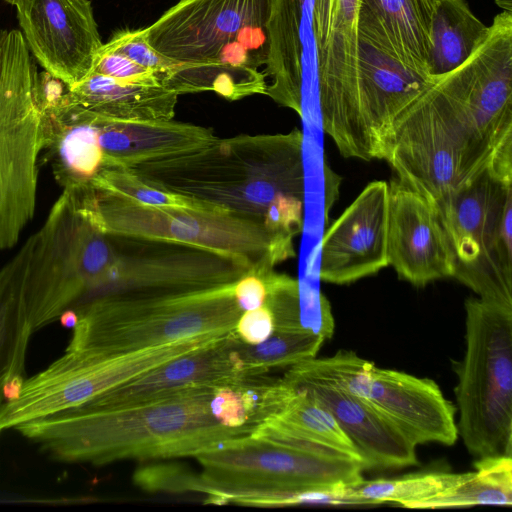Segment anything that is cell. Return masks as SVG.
Listing matches in <instances>:
<instances>
[{
    "label": "cell",
    "mask_w": 512,
    "mask_h": 512,
    "mask_svg": "<svg viewBox=\"0 0 512 512\" xmlns=\"http://www.w3.org/2000/svg\"><path fill=\"white\" fill-rule=\"evenodd\" d=\"M214 389L194 388L117 408L80 404L14 429L66 463L101 466L120 460L195 457L254 430L225 427L212 416Z\"/></svg>",
    "instance_id": "6da1fadb"
},
{
    "label": "cell",
    "mask_w": 512,
    "mask_h": 512,
    "mask_svg": "<svg viewBox=\"0 0 512 512\" xmlns=\"http://www.w3.org/2000/svg\"><path fill=\"white\" fill-rule=\"evenodd\" d=\"M303 133L241 134L130 169L152 186L262 223L279 195L305 196Z\"/></svg>",
    "instance_id": "7a4b0ae2"
},
{
    "label": "cell",
    "mask_w": 512,
    "mask_h": 512,
    "mask_svg": "<svg viewBox=\"0 0 512 512\" xmlns=\"http://www.w3.org/2000/svg\"><path fill=\"white\" fill-rule=\"evenodd\" d=\"M195 457L211 504L250 493L355 485L367 470L362 461L271 422Z\"/></svg>",
    "instance_id": "3957f363"
},
{
    "label": "cell",
    "mask_w": 512,
    "mask_h": 512,
    "mask_svg": "<svg viewBox=\"0 0 512 512\" xmlns=\"http://www.w3.org/2000/svg\"><path fill=\"white\" fill-rule=\"evenodd\" d=\"M233 284L186 293L87 300L74 315L66 349L116 354L227 333L242 313Z\"/></svg>",
    "instance_id": "277c9868"
},
{
    "label": "cell",
    "mask_w": 512,
    "mask_h": 512,
    "mask_svg": "<svg viewBox=\"0 0 512 512\" xmlns=\"http://www.w3.org/2000/svg\"><path fill=\"white\" fill-rule=\"evenodd\" d=\"M462 103L435 76L397 116L380 158L397 180L434 206L488 161Z\"/></svg>",
    "instance_id": "5b68a950"
},
{
    "label": "cell",
    "mask_w": 512,
    "mask_h": 512,
    "mask_svg": "<svg viewBox=\"0 0 512 512\" xmlns=\"http://www.w3.org/2000/svg\"><path fill=\"white\" fill-rule=\"evenodd\" d=\"M465 353L456 363L458 437L476 458L512 456V309L465 302Z\"/></svg>",
    "instance_id": "8992f818"
},
{
    "label": "cell",
    "mask_w": 512,
    "mask_h": 512,
    "mask_svg": "<svg viewBox=\"0 0 512 512\" xmlns=\"http://www.w3.org/2000/svg\"><path fill=\"white\" fill-rule=\"evenodd\" d=\"M43 146L41 74L22 32L0 27V252L34 217Z\"/></svg>",
    "instance_id": "52a82bcc"
},
{
    "label": "cell",
    "mask_w": 512,
    "mask_h": 512,
    "mask_svg": "<svg viewBox=\"0 0 512 512\" xmlns=\"http://www.w3.org/2000/svg\"><path fill=\"white\" fill-rule=\"evenodd\" d=\"M116 255L114 237L94 225L63 190L32 234L25 300L33 331L96 292Z\"/></svg>",
    "instance_id": "ba28073f"
},
{
    "label": "cell",
    "mask_w": 512,
    "mask_h": 512,
    "mask_svg": "<svg viewBox=\"0 0 512 512\" xmlns=\"http://www.w3.org/2000/svg\"><path fill=\"white\" fill-rule=\"evenodd\" d=\"M454 256L453 278L512 309V173L489 161L435 206Z\"/></svg>",
    "instance_id": "9c48e42d"
},
{
    "label": "cell",
    "mask_w": 512,
    "mask_h": 512,
    "mask_svg": "<svg viewBox=\"0 0 512 512\" xmlns=\"http://www.w3.org/2000/svg\"><path fill=\"white\" fill-rule=\"evenodd\" d=\"M71 197L106 234L204 249L249 270L264 261L269 264V239L260 222L222 211L145 205L94 190L90 185Z\"/></svg>",
    "instance_id": "30bf717a"
},
{
    "label": "cell",
    "mask_w": 512,
    "mask_h": 512,
    "mask_svg": "<svg viewBox=\"0 0 512 512\" xmlns=\"http://www.w3.org/2000/svg\"><path fill=\"white\" fill-rule=\"evenodd\" d=\"M224 334L194 336L116 354L66 349L47 368L25 378L6 400L0 410V434L82 404Z\"/></svg>",
    "instance_id": "8fae6325"
},
{
    "label": "cell",
    "mask_w": 512,
    "mask_h": 512,
    "mask_svg": "<svg viewBox=\"0 0 512 512\" xmlns=\"http://www.w3.org/2000/svg\"><path fill=\"white\" fill-rule=\"evenodd\" d=\"M304 364L363 400L417 446H451L458 439L456 406L431 379L378 367L346 350Z\"/></svg>",
    "instance_id": "7c38bea8"
},
{
    "label": "cell",
    "mask_w": 512,
    "mask_h": 512,
    "mask_svg": "<svg viewBox=\"0 0 512 512\" xmlns=\"http://www.w3.org/2000/svg\"><path fill=\"white\" fill-rule=\"evenodd\" d=\"M117 255L101 296L186 293L232 284L249 271L225 256L183 244L114 236Z\"/></svg>",
    "instance_id": "4fadbf2b"
},
{
    "label": "cell",
    "mask_w": 512,
    "mask_h": 512,
    "mask_svg": "<svg viewBox=\"0 0 512 512\" xmlns=\"http://www.w3.org/2000/svg\"><path fill=\"white\" fill-rule=\"evenodd\" d=\"M17 18L34 59L66 86L92 73L103 43L90 0H20Z\"/></svg>",
    "instance_id": "5bb4252c"
},
{
    "label": "cell",
    "mask_w": 512,
    "mask_h": 512,
    "mask_svg": "<svg viewBox=\"0 0 512 512\" xmlns=\"http://www.w3.org/2000/svg\"><path fill=\"white\" fill-rule=\"evenodd\" d=\"M272 0H179L144 29L149 44L180 63L215 61L248 26H266Z\"/></svg>",
    "instance_id": "9a60e30c"
},
{
    "label": "cell",
    "mask_w": 512,
    "mask_h": 512,
    "mask_svg": "<svg viewBox=\"0 0 512 512\" xmlns=\"http://www.w3.org/2000/svg\"><path fill=\"white\" fill-rule=\"evenodd\" d=\"M389 185L373 181L329 226L320 242L319 279L349 284L388 266Z\"/></svg>",
    "instance_id": "2e32d148"
},
{
    "label": "cell",
    "mask_w": 512,
    "mask_h": 512,
    "mask_svg": "<svg viewBox=\"0 0 512 512\" xmlns=\"http://www.w3.org/2000/svg\"><path fill=\"white\" fill-rule=\"evenodd\" d=\"M388 185V265L417 287L453 277L454 256L437 208L397 179Z\"/></svg>",
    "instance_id": "e0dca14e"
},
{
    "label": "cell",
    "mask_w": 512,
    "mask_h": 512,
    "mask_svg": "<svg viewBox=\"0 0 512 512\" xmlns=\"http://www.w3.org/2000/svg\"><path fill=\"white\" fill-rule=\"evenodd\" d=\"M282 379L305 389L331 412L355 445L366 469L404 468L418 464L417 445L337 382L312 371L304 362L289 367Z\"/></svg>",
    "instance_id": "ac0fdd59"
},
{
    "label": "cell",
    "mask_w": 512,
    "mask_h": 512,
    "mask_svg": "<svg viewBox=\"0 0 512 512\" xmlns=\"http://www.w3.org/2000/svg\"><path fill=\"white\" fill-rule=\"evenodd\" d=\"M233 330L82 404L91 408H117L156 401L194 388L233 386L247 376L230 345Z\"/></svg>",
    "instance_id": "d6986e66"
},
{
    "label": "cell",
    "mask_w": 512,
    "mask_h": 512,
    "mask_svg": "<svg viewBox=\"0 0 512 512\" xmlns=\"http://www.w3.org/2000/svg\"><path fill=\"white\" fill-rule=\"evenodd\" d=\"M43 151L63 190L90 185L103 163L99 131L88 111L73 102L65 85L41 74Z\"/></svg>",
    "instance_id": "ffe728a7"
},
{
    "label": "cell",
    "mask_w": 512,
    "mask_h": 512,
    "mask_svg": "<svg viewBox=\"0 0 512 512\" xmlns=\"http://www.w3.org/2000/svg\"><path fill=\"white\" fill-rule=\"evenodd\" d=\"M360 3L330 0L326 38L316 50L322 129L335 145L342 140L354 109Z\"/></svg>",
    "instance_id": "44dd1931"
},
{
    "label": "cell",
    "mask_w": 512,
    "mask_h": 512,
    "mask_svg": "<svg viewBox=\"0 0 512 512\" xmlns=\"http://www.w3.org/2000/svg\"><path fill=\"white\" fill-rule=\"evenodd\" d=\"M87 111L99 131L102 166L131 168L199 149L215 138L211 129L173 119L118 121Z\"/></svg>",
    "instance_id": "7402d4cb"
},
{
    "label": "cell",
    "mask_w": 512,
    "mask_h": 512,
    "mask_svg": "<svg viewBox=\"0 0 512 512\" xmlns=\"http://www.w3.org/2000/svg\"><path fill=\"white\" fill-rule=\"evenodd\" d=\"M65 89L73 102L118 121L171 120L178 98L161 85L128 83L95 72Z\"/></svg>",
    "instance_id": "603a6c76"
},
{
    "label": "cell",
    "mask_w": 512,
    "mask_h": 512,
    "mask_svg": "<svg viewBox=\"0 0 512 512\" xmlns=\"http://www.w3.org/2000/svg\"><path fill=\"white\" fill-rule=\"evenodd\" d=\"M306 0H272L266 24L269 54L265 77L266 95L303 115L302 22Z\"/></svg>",
    "instance_id": "cb8c5ba5"
},
{
    "label": "cell",
    "mask_w": 512,
    "mask_h": 512,
    "mask_svg": "<svg viewBox=\"0 0 512 512\" xmlns=\"http://www.w3.org/2000/svg\"><path fill=\"white\" fill-rule=\"evenodd\" d=\"M31 247L32 235L0 268V410L8 386L15 382L20 386L24 380L27 347L34 332L25 300Z\"/></svg>",
    "instance_id": "d4e9b609"
},
{
    "label": "cell",
    "mask_w": 512,
    "mask_h": 512,
    "mask_svg": "<svg viewBox=\"0 0 512 512\" xmlns=\"http://www.w3.org/2000/svg\"><path fill=\"white\" fill-rule=\"evenodd\" d=\"M489 31L465 0H431L429 52L430 76L443 75L464 63Z\"/></svg>",
    "instance_id": "484cf974"
},
{
    "label": "cell",
    "mask_w": 512,
    "mask_h": 512,
    "mask_svg": "<svg viewBox=\"0 0 512 512\" xmlns=\"http://www.w3.org/2000/svg\"><path fill=\"white\" fill-rule=\"evenodd\" d=\"M161 86L178 96L213 91L234 101L254 94H265L267 81L257 69L219 60L180 63L156 73Z\"/></svg>",
    "instance_id": "4316f807"
},
{
    "label": "cell",
    "mask_w": 512,
    "mask_h": 512,
    "mask_svg": "<svg viewBox=\"0 0 512 512\" xmlns=\"http://www.w3.org/2000/svg\"><path fill=\"white\" fill-rule=\"evenodd\" d=\"M475 471L453 487L413 505V509H442L475 505L511 506L512 456L477 458Z\"/></svg>",
    "instance_id": "83f0119b"
},
{
    "label": "cell",
    "mask_w": 512,
    "mask_h": 512,
    "mask_svg": "<svg viewBox=\"0 0 512 512\" xmlns=\"http://www.w3.org/2000/svg\"><path fill=\"white\" fill-rule=\"evenodd\" d=\"M325 339L308 332L275 330L259 344H247L234 330L230 345L246 375L265 374L272 368L291 367L316 357Z\"/></svg>",
    "instance_id": "f1b7e54d"
},
{
    "label": "cell",
    "mask_w": 512,
    "mask_h": 512,
    "mask_svg": "<svg viewBox=\"0 0 512 512\" xmlns=\"http://www.w3.org/2000/svg\"><path fill=\"white\" fill-rule=\"evenodd\" d=\"M291 386L292 393L285 406L278 415L267 421L363 462L355 445L331 412L305 389Z\"/></svg>",
    "instance_id": "f546056e"
},
{
    "label": "cell",
    "mask_w": 512,
    "mask_h": 512,
    "mask_svg": "<svg viewBox=\"0 0 512 512\" xmlns=\"http://www.w3.org/2000/svg\"><path fill=\"white\" fill-rule=\"evenodd\" d=\"M465 473L443 471L420 472L397 478L365 480L352 485L355 498L362 505L399 504L406 508L453 487Z\"/></svg>",
    "instance_id": "4dcf8cb0"
},
{
    "label": "cell",
    "mask_w": 512,
    "mask_h": 512,
    "mask_svg": "<svg viewBox=\"0 0 512 512\" xmlns=\"http://www.w3.org/2000/svg\"><path fill=\"white\" fill-rule=\"evenodd\" d=\"M90 186L94 190L150 206L225 212L214 206L152 186L130 169L122 167L102 166L90 182Z\"/></svg>",
    "instance_id": "1f68e13d"
},
{
    "label": "cell",
    "mask_w": 512,
    "mask_h": 512,
    "mask_svg": "<svg viewBox=\"0 0 512 512\" xmlns=\"http://www.w3.org/2000/svg\"><path fill=\"white\" fill-rule=\"evenodd\" d=\"M132 480L139 489L149 493L205 492L201 475L178 463L142 465L135 470Z\"/></svg>",
    "instance_id": "d6a6232c"
},
{
    "label": "cell",
    "mask_w": 512,
    "mask_h": 512,
    "mask_svg": "<svg viewBox=\"0 0 512 512\" xmlns=\"http://www.w3.org/2000/svg\"><path fill=\"white\" fill-rule=\"evenodd\" d=\"M102 48L120 53L155 73L161 72L177 63L160 54L149 44L143 28L118 31L113 34L107 43L102 45Z\"/></svg>",
    "instance_id": "836d02e7"
},
{
    "label": "cell",
    "mask_w": 512,
    "mask_h": 512,
    "mask_svg": "<svg viewBox=\"0 0 512 512\" xmlns=\"http://www.w3.org/2000/svg\"><path fill=\"white\" fill-rule=\"evenodd\" d=\"M92 72L119 81L145 85H160L154 71L138 65L126 56L100 48Z\"/></svg>",
    "instance_id": "e575fe53"
},
{
    "label": "cell",
    "mask_w": 512,
    "mask_h": 512,
    "mask_svg": "<svg viewBox=\"0 0 512 512\" xmlns=\"http://www.w3.org/2000/svg\"><path fill=\"white\" fill-rule=\"evenodd\" d=\"M209 407L212 416L225 427L252 426L248 422L242 398L233 386L215 387Z\"/></svg>",
    "instance_id": "d590c367"
},
{
    "label": "cell",
    "mask_w": 512,
    "mask_h": 512,
    "mask_svg": "<svg viewBox=\"0 0 512 512\" xmlns=\"http://www.w3.org/2000/svg\"><path fill=\"white\" fill-rule=\"evenodd\" d=\"M274 331V319L266 305L243 311L234 328L235 334L247 344H259Z\"/></svg>",
    "instance_id": "8d00e7d4"
},
{
    "label": "cell",
    "mask_w": 512,
    "mask_h": 512,
    "mask_svg": "<svg viewBox=\"0 0 512 512\" xmlns=\"http://www.w3.org/2000/svg\"><path fill=\"white\" fill-rule=\"evenodd\" d=\"M233 296L243 311L262 306L267 296V286L263 277L250 269L233 284Z\"/></svg>",
    "instance_id": "74e56055"
},
{
    "label": "cell",
    "mask_w": 512,
    "mask_h": 512,
    "mask_svg": "<svg viewBox=\"0 0 512 512\" xmlns=\"http://www.w3.org/2000/svg\"><path fill=\"white\" fill-rule=\"evenodd\" d=\"M330 0H311V28L316 50L325 41L329 21Z\"/></svg>",
    "instance_id": "f35d334b"
},
{
    "label": "cell",
    "mask_w": 512,
    "mask_h": 512,
    "mask_svg": "<svg viewBox=\"0 0 512 512\" xmlns=\"http://www.w3.org/2000/svg\"><path fill=\"white\" fill-rule=\"evenodd\" d=\"M496 4L501 7L504 11L511 13L512 0H495Z\"/></svg>",
    "instance_id": "ab89813d"
},
{
    "label": "cell",
    "mask_w": 512,
    "mask_h": 512,
    "mask_svg": "<svg viewBox=\"0 0 512 512\" xmlns=\"http://www.w3.org/2000/svg\"><path fill=\"white\" fill-rule=\"evenodd\" d=\"M4 1L7 2L8 4L14 5V6H17L18 3L20 2V0H4Z\"/></svg>",
    "instance_id": "60d3db41"
}]
</instances>
